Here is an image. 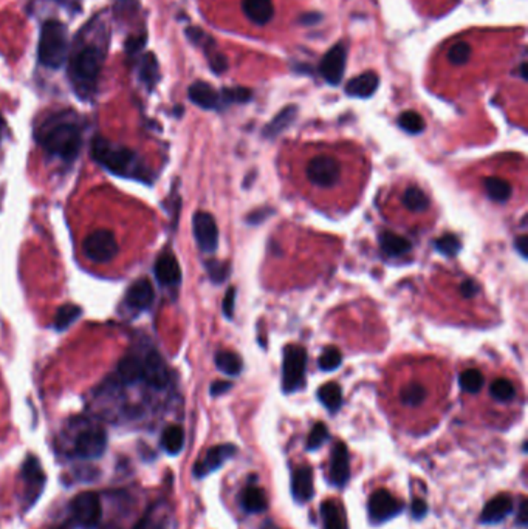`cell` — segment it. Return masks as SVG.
<instances>
[{"mask_svg":"<svg viewBox=\"0 0 528 529\" xmlns=\"http://www.w3.org/2000/svg\"><path fill=\"white\" fill-rule=\"evenodd\" d=\"M92 157L103 168L114 175L123 178H136L144 180L147 175L146 168L140 157L129 147L112 144L103 136H95L92 141Z\"/></svg>","mask_w":528,"mask_h":529,"instance_id":"obj_1","label":"cell"},{"mask_svg":"<svg viewBox=\"0 0 528 529\" xmlns=\"http://www.w3.org/2000/svg\"><path fill=\"white\" fill-rule=\"evenodd\" d=\"M38 142L50 155L64 162H73L79 155L82 146L81 129L73 121H49L39 129Z\"/></svg>","mask_w":528,"mask_h":529,"instance_id":"obj_2","label":"cell"},{"mask_svg":"<svg viewBox=\"0 0 528 529\" xmlns=\"http://www.w3.org/2000/svg\"><path fill=\"white\" fill-rule=\"evenodd\" d=\"M39 62L49 68H61L67 59V28L58 19L45 21L38 45Z\"/></svg>","mask_w":528,"mask_h":529,"instance_id":"obj_3","label":"cell"},{"mask_svg":"<svg viewBox=\"0 0 528 529\" xmlns=\"http://www.w3.org/2000/svg\"><path fill=\"white\" fill-rule=\"evenodd\" d=\"M101 67H103V53L95 45H87L79 50L70 64V76L73 86L82 96H88L97 86Z\"/></svg>","mask_w":528,"mask_h":529,"instance_id":"obj_4","label":"cell"},{"mask_svg":"<svg viewBox=\"0 0 528 529\" xmlns=\"http://www.w3.org/2000/svg\"><path fill=\"white\" fill-rule=\"evenodd\" d=\"M307 368V352L301 346H288L284 350L282 389L286 393H293L304 385Z\"/></svg>","mask_w":528,"mask_h":529,"instance_id":"obj_5","label":"cell"},{"mask_svg":"<svg viewBox=\"0 0 528 529\" xmlns=\"http://www.w3.org/2000/svg\"><path fill=\"white\" fill-rule=\"evenodd\" d=\"M70 514L76 526L82 529H95L99 526L103 508L98 494L95 492H81L70 503Z\"/></svg>","mask_w":528,"mask_h":529,"instance_id":"obj_6","label":"cell"},{"mask_svg":"<svg viewBox=\"0 0 528 529\" xmlns=\"http://www.w3.org/2000/svg\"><path fill=\"white\" fill-rule=\"evenodd\" d=\"M305 175L314 186L330 189L340 183L341 164L330 155H318L307 163Z\"/></svg>","mask_w":528,"mask_h":529,"instance_id":"obj_7","label":"cell"},{"mask_svg":"<svg viewBox=\"0 0 528 529\" xmlns=\"http://www.w3.org/2000/svg\"><path fill=\"white\" fill-rule=\"evenodd\" d=\"M84 254L95 263H108L118 254V242L109 229H98L88 234L84 240Z\"/></svg>","mask_w":528,"mask_h":529,"instance_id":"obj_8","label":"cell"},{"mask_svg":"<svg viewBox=\"0 0 528 529\" xmlns=\"http://www.w3.org/2000/svg\"><path fill=\"white\" fill-rule=\"evenodd\" d=\"M108 448V433L99 426L82 429L75 438L73 452L82 460H97L103 456Z\"/></svg>","mask_w":528,"mask_h":529,"instance_id":"obj_9","label":"cell"},{"mask_svg":"<svg viewBox=\"0 0 528 529\" xmlns=\"http://www.w3.org/2000/svg\"><path fill=\"white\" fill-rule=\"evenodd\" d=\"M192 231L199 248L206 254L214 253L218 245V229L210 212H197L192 218Z\"/></svg>","mask_w":528,"mask_h":529,"instance_id":"obj_10","label":"cell"},{"mask_svg":"<svg viewBox=\"0 0 528 529\" xmlns=\"http://www.w3.org/2000/svg\"><path fill=\"white\" fill-rule=\"evenodd\" d=\"M347 62V49L344 44H336L325 53L321 65H319V73H321L325 82L330 86H340L346 71Z\"/></svg>","mask_w":528,"mask_h":529,"instance_id":"obj_11","label":"cell"},{"mask_svg":"<svg viewBox=\"0 0 528 529\" xmlns=\"http://www.w3.org/2000/svg\"><path fill=\"white\" fill-rule=\"evenodd\" d=\"M403 503L386 489H378L369 498V517L373 523H384L399 515Z\"/></svg>","mask_w":528,"mask_h":529,"instance_id":"obj_12","label":"cell"},{"mask_svg":"<svg viewBox=\"0 0 528 529\" xmlns=\"http://www.w3.org/2000/svg\"><path fill=\"white\" fill-rule=\"evenodd\" d=\"M237 448L234 444H218L211 448L206 452V455L194 465V475L195 478H205L206 475L216 472L217 469H221L225 463L233 459L236 455Z\"/></svg>","mask_w":528,"mask_h":529,"instance_id":"obj_13","label":"cell"},{"mask_svg":"<svg viewBox=\"0 0 528 529\" xmlns=\"http://www.w3.org/2000/svg\"><path fill=\"white\" fill-rule=\"evenodd\" d=\"M22 480L25 485V494L27 506H33L36 503L38 498L40 497V492L44 489L45 485V475L42 467H40L39 461L34 456H28L22 466Z\"/></svg>","mask_w":528,"mask_h":529,"instance_id":"obj_14","label":"cell"},{"mask_svg":"<svg viewBox=\"0 0 528 529\" xmlns=\"http://www.w3.org/2000/svg\"><path fill=\"white\" fill-rule=\"evenodd\" d=\"M350 478V459L346 443L338 441L330 456V481L334 486L342 487Z\"/></svg>","mask_w":528,"mask_h":529,"instance_id":"obj_15","label":"cell"},{"mask_svg":"<svg viewBox=\"0 0 528 529\" xmlns=\"http://www.w3.org/2000/svg\"><path fill=\"white\" fill-rule=\"evenodd\" d=\"M143 381L157 390H162L169 384V370L157 352H151L143 361Z\"/></svg>","mask_w":528,"mask_h":529,"instance_id":"obj_16","label":"cell"},{"mask_svg":"<svg viewBox=\"0 0 528 529\" xmlns=\"http://www.w3.org/2000/svg\"><path fill=\"white\" fill-rule=\"evenodd\" d=\"M155 299V291L149 279H140L134 282L126 294V304L135 311L149 310Z\"/></svg>","mask_w":528,"mask_h":529,"instance_id":"obj_17","label":"cell"},{"mask_svg":"<svg viewBox=\"0 0 528 529\" xmlns=\"http://www.w3.org/2000/svg\"><path fill=\"white\" fill-rule=\"evenodd\" d=\"M153 272H155L158 283L164 285V287H175V285H179L181 281V270L179 260L171 253L160 254V257L155 261V266H153Z\"/></svg>","mask_w":528,"mask_h":529,"instance_id":"obj_18","label":"cell"},{"mask_svg":"<svg viewBox=\"0 0 528 529\" xmlns=\"http://www.w3.org/2000/svg\"><path fill=\"white\" fill-rule=\"evenodd\" d=\"M188 96L195 105L205 110H217L222 105V98L214 87L203 81H197L189 87Z\"/></svg>","mask_w":528,"mask_h":529,"instance_id":"obj_19","label":"cell"},{"mask_svg":"<svg viewBox=\"0 0 528 529\" xmlns=\"http://www.w3.org/2000/svg\"><path fill=\"white\" fill-rule=\"evenodd\" d=\"M513 506L514 503L512 497L507 494H499L486 503V506L482 511V515H480V521L485 523V525L501 523L513 513Z\"/></svg>","mask_w":528,"mask_h":529,"instance_id":"obj_20","label":"cell"},{"mask_svg":"<svg viewBox=\"0 0 528 529\" xmlns=\"http://www.w3.org/2000/svg\"><path fill=\"white\" fill-rule=\"evenodd\" d=\"M314 494L313 472L308 466L296 467L292 474V495L298 503H307Z\"/></svg>","mask_w":528,"mask_h":529,"instance_id":"obj_21","label":"cell"},{"mask_svg":"<svg viewBox=\"0 0 528 529\" xmlns=\"http://www.w3.org/2000/svg\"><path fill=\"white\" fill-rule=\"evenodd\" d=\"M379 84L378 76L373 71H366V73L357 76V78L350 79L346 86V93L352 98H370L377 92Z\"/></svg>","mask_w":528,"mask_h":529,"instance_id":"obj_22","label":"cell"},{"mask_svg":"<svg viewBox=\"0 0 528 529\" xmlns=\"http://www.w3.org/2000/svg\"><path fill=\"white\" fill-rule=\"evenodd\" d=\"M242 10L245 16L256 25H265L275 16L271 0H243Z\"/></svg>","mask_w":528,"mask_h":529,"instance_id":"obj_23","label":"cell"},{"mask_svg":"<svg viewBox=\"0 0 528 529\" xmlns=\"http://www.w3.org/2000/svg\"><path fill=\"white\" fill-rule=\"evenodd\" d=\"M240 506L248 514H262L268 508L264 489L256 485L247 486L240 494Z\"/></svg>","mask_w":528,"mask_h":529,"instance_id":"obj_24","label":"cell"},{"mask_svg":"<svg viewBox=\"0 0 528 529\" xmlns=\"http://www.w3.org/2000/svg\"><path fill=\"white\" fill-rule=\"evenodd\" d=\"M298 116V107L296 105H287L286 109H282L277 115L273 118L270 124H266L264 127V138L273 140L276 136L281 135L284 130H287L290 126H292L293 121Z\"/></svg>","mask_w":528,"mask_h":529,"instance_id":"obj_25","label":"cell"},{"mask_svg":"<svg viewBox=\"0 0 528 529\" xmlns=\"http://www.w3.org/2000/svg\"><path fill=\"white\" fill-rule=\"evenodd\" d=\"M169 513L166 504L155 503L146 511L134 529H168Z\"/></svg>","mask_w":528,"mask_h":529,"instance_id":"obj_26","label":"cell"},{"mask_svg":"<svg viewBox=\"0 0 528 529\" xmlns=\"http://www.w3.org/2000/svg\"><path fill=\"white\" fill-rule=\"evenodd\" d=\"M379 246L389 257H401V255L411 253L412 243L392 231H383L379 234Z\"/></svg>","mask_w":528,"mask_h":529,"instance_id":"obj_27","label":"cell"},{"mask_svg":"<svg viewBox=\"0 0 528 529\" xmlns=\"http://www.w3.org/2000/svg\"><path fill=\"white\" fill-rule=\"evenodd\" d=\"M118 378L124 384H136L143 381V362L136 356H126L120 361L116 368Z\"/></svg>","mask_w":528,"mask_h":529,"instance_id":"obj_28","label":"cell"},{"mask_svg":"<svg viewBox=\"0 0 528 529\" xmlns=\"http://www.w3.org/2000/svg\"><path fill=\"white\" fill-rule=\"evenodd\" d=\"M321 517L324 529H347L346 517L335 500H327L321 504Z\"/></svg>","mask_w":528,"mask_h":529,"instance_id":"obj_29","label":"cell"},{"mask_svg":"<svg viewBox=\"0 0 528 529\" xmlns=\"http://www.w3.org/2000/svg\"><path fill=\"white\" fill-rule=\"evenodd\" d=\"M485 191L486 195H488L492 201H497V203H505L513 194L512 184L499 177L485 178Z\"/></svg>","mask_w":528,"mask_h":529,"instance_id":"obj_30","label":"cell"},{"mask_svg":"<svg viewBox=\"0 0 528 529\" xmlns=\"http://www.w3.org/2000/svg\"><path fill=\"white\" fill-rule=\"evenodd\" d=\"M162 446L169 455H179L185 446V430L180 426L166 427L162 435Z\"/></svg>","mask_w":528,"mask_h":529,"instance_id":"obj_31","label":"cell"},{"mask_svg":"<svg viewBox=\"0 0 528 529\" xmlns=\"http://www.w3.org/2000/svg\"><path fill=\"white\" fill-rule=\"evenodd\" d=\"M318 398L323 402V406L329 410V412L335 413L340 410L342 404V391L341 387L336 383H327L324 384L321 389L318 390Z\"/></svg>","mask_w":528,"mask_h":529,"instance_id":"obj_32","label":"cell"},{"mask_svg":"<svg viewBox=\"0 0 528 529\" xmlns=\"http://www.w3.org/2000/svg\"><path fill=\"white\" fill-rule=\"evenodd\" d=\"M138 73H140V79L143 81L149 88H152L157 84L160 79V68H158L157 57L153 53H146L143 59H141Z\"/></svg>","mask_w":528,"mask_h":529,"instance_id":"obj_33","label":"cell"},{"mask_svg":"<svg viewBox=\"0 0 528 529\" xmlns=\"http://www.w3.org/2000/svg\"><path fill=\"white\" fill-rule=\"evenodd\" d=\"M403 205L411 212H425L429 207V198L420 188L409 186L403 195Z\"/></svg>","mask_w":528,"mask_h":529,"instance_id":"obj_34","label":"cell"},{"mask_svg":"<svg viewBox=\"0 0 528 529\" xmlns=\"http://www.w3.org/2000/svg\"><path fill=\"white\" fill-rule=\"evenodd\" d=\"M214 361L216 367L227 376H237L242 372V359L234 352H218Z\"/></svg>","mask_w":528,"mask_h":529,"instance_id":"obj_35","label":"cell"},{"mask_svg":"<svg viewBox=\"0 0 528 529\" xmlns=\"http://www.w3.org/2000/svg\"><path fill=\"white\" fill-rule=\"evenodd\" d=\"M81 314H82L81 307L75 304H65L56 311L55 320H53V326H55V330L58 331L67 330L75 320H78L81 318Z\"/></svg>","mask_w":528,"mask_h":529,"instance_id":"obj_36","label":"cell"},{"mask_svg":"<svg viewBox=\"0 0 528 529\" xmlns=\"http://www.w3.org/2000/svg\"><path fill=\"white\" fill-rule=\"evenodd\" d=\"M483 374L477 368H468V370L462 372L459 376L460 389L466 391V393H479L483 387Z\"/></svg>","mask_w":528,"mask_h":529,"instance_id":"obj_37","label":"cell"},{"mask_svg":"<svg viewBox=\"0 0 528 529\" xmlns=\"http://www.w3.org/2000/svg\"><path fill=\"white\" fill-rule=\"evenodd\" d=\"M426 396H428V391H426L423 385L417 383H411L407 384L406 387H403L400 393V400L407 407H417L426 400Z\"/></svg>","mask_w":528,"mask_h":529,"instance_id":"obj_38","label":"cell"},{"mask_svg":"<svg viewBox=\"0 0 528 529\" xmlns=\"http://www.w3.org/2000/svg\"><path fill=\"white\" fill-rule=\"evenodd\" d=\"M399 126L407 133L418 135L425 130L426 122L417 112L407 110V112H403L399 116Z\"/></svg>","mask_w":528,"mask_h":529,"instance_id":"obj_39","label":"cell"},{"mask_svg":"<svg viewBox=\"0 0 528 529\" xmlns=\"http://www.w3.org/2000/svg\"><path fill=\"white\" fill-rule=\"evenodd\" d=\"M222 104H245L251 101L253 92L245 87H225L221 92Z\"/></svg>","mask_w":528,"mask_h":529,"instance_id":"obj_40","label":"cell"},{"mask_svg":"<svg viewBox=\"0 0 528 529\" xmlns=\"http://www.w3.org/2000/svg\"><path fill=\"white\" fill-rule=\"evenodd\" d=\"M514 393H516V390H514L513 383L505 378L496 379V381L492 383L491 387H490V395L494 398L496 401H501V402L512 401L514 398Z\"/></svg>","mask_w":528,"mask_h":529,"instance_id":"obj_41","label":"cell"},{"mask_svg":"<svg viewBox=\"0 0 528 529\" xmlns=\"http://www.w3.org/2000/svg\"><path fill=\"white\" fill-rule=\"evenodd\" d=\"M436 249L447 257H454L460 253L462 242L454 234H443L436 240Z\"/></svg>","mask_w":528,"mask_h":529,"instance_id":"obj_42","label":"cell"},{"mask_svg":"<svg viewBox=\"0 0 528 529\" xmlns=\"http://www.w3.org/2000/svg\"><path fill=\"white\" fill-rule=\"evenodd\" d=\"M342 354L336 347H325L318 359V365L323 372H334L341 365Z\"/></svg>","mask_w":528,"mask_h":529,"instance_id":"obj_43","label":"cell"},{"mask_svg":"<svg viewBox=\"0 0 528 529\" xmlns=\"http://www.w3.org/2000/svg\"><path fill=\"white\" fill-rule=\"evenodd\" d=\"M186 36H188V39L191 40L194 45L201 47L205 53H208V51L212 50V49H216V40L212 39L210 34H206L203 29H200L197 27L186 28Z\"/></svg>","mask_w":528,"mask_h":529,"instance_id":"obj_44","label":"cell"},{"mask_svg":"<svg viewBox=\"0 0 528 529\" xmlns=\"http://www.w3.org/2000/svg\"><path fill=\"white\" fill-rule=\"evenodd\" d=\"M205 268L208 271V276H210V279L214 283H222L227 281L231 271L228 263L218 260H208L205 263Z\"/></svg>","mask_w":528,"mask_h":529,"instance_id":"obj_45","label":"cell"},{"mask_svg":"<svg viewBox=\"0 0 528 529\" xmlns=\"http://www.w3.org/2000/svg\"><path fill=\"white\" fill-rule=\"evenodd\" d=\"M327 439H329L327 426H325L324 423H318V424L313 426L310 435H308V438H307L305 448H307V450H310V452L318 450L325 441H327Z\"/></svg>","mask_w":528,"mask_h":529,"instance_id":"obj_46","label":"cell"},{"mask_svg":"<svg viewBox=\"0 0 528 529\" xmlns=\"http://www.w3.org/2000/svg\"><path fill=\"white\" fill-rule=\"evenodd\" d=\"M471 56V47L466 42H457L448 51V59L454 65H464Z\"/></svg>","mask_w":528,"mask_h":529,"instance_id":"obj_47","label":"cell"},{"mask_svg":"<svg viewBox=\"0 0 528 529\" xmlns=\"http://www.w3.org/2000/svg\"><path fill=\"white\" fill-rule=\"evenodd\" d=\"M206 56H208V62H210L211 70L214 71L216 75H222L223 71L228 70V59L223 53L212 49L211 51L206 53Z\"/></svg>","mask_w":528,"mask_h":529,"instance_id":"obj_48","label":"cell"},{"mask_svg":"<svg viewBox=\"0 0 528 529\" xmlns=\"http://www.w3.org/2000/svg\"><path fill=\"white\" fill-rule=\"evenodd\" d=\"M146 42H147V38L144 34L130 36V38L126 40V44H124V49H126V53L129 56H135L144 49Z\"/></svg>","mask_w":528,"mask_h":529,"instance_id":"obj_49","label":"cell"},{"mask_svg":"<svg viewBox=\"0 0 528 529\" xmlns=\"http://www.w3.org/2000/svg\"><path fill=\"white\" fill-rule=\"evenodd\" d=\"M234 307H236V288L231 287V288H228L227 294H225V297H223L222 310H223L225 318L233 319V316H234Z\"/></svg>","mask_w":528,"mask_h":529,"instance_id":"obj_50","label":"cell"},{"mask_svg":"<svg viewBox=\"0 0 528 529\" xmlns=\"http://www.w3.org/2000/svg\"><path fill=\"white\" fill-rule=\"evenodd\" d=\"M411 511L415 520H421L426 514H428V504H426L425 500H421V498H414Z\"/></svg>","mask_w":528,"mask_h":529,"instance_id":"obj_51","label":"cell"},{"mask_svg":"<svg viewBox=\"0 0 528 529\" xmlns=\"http://www.w3.org/2000/svg\"><path fill=\"white\" fill-rule=\"evenodd\" d=\"M460 293L462 296L466 297V299H473V297L479 293L477 283L474 282L473 279H466V281L462 282L460 285Z\"/></svg>","mask_w":528,"mask_h":529,"instance_id":"obj_52","label":"cell"},{"mask_svg":"<svg viewBox=\"0 0 528 529\" xmlns=\"http://www.w3.org/2000/svg\"><path fill=\"white\" fill-rule=\"evenodd\" d=\"M231 389H233V383L229 381H222V379H218V381H214L211 384V395L212 396H221L223 393H227V391H229Z\"/></svg>","mask_w":528,"mask_h":529,"instance_id":"obj_53","label":"cell"},{"mask_svg":"<svg viewBox=\"0 0 528 529\" xmlns=\"http://www.w3.org/2000/svg\"><path fill=\"white\" fill-rule=\"evenodd\" d=\"M270 212H271V209H268V207H262V209L254 211V212L250 214V216H248L247 223H250V224H259V223H262L266 217H270V216H268Z\"/></svg>","mask_w":528,"mask_h":529,"instance_id":"obj_54","label":"cell"},{"mask_svg":"<svg viewBox=\"0 0 528 529\" xmlns=\"http://www.w3.org/2000/svg\"><path fill=\"white\" fill-rule=\"evenodd\" d=\"M514 248L518 249V253L522 255V257L527 259L528 254V237L527 235H520L516 239L514 242Z\"/></svg>","mask_w":528,"mask_h":529,"instance_id":"obj_55","label":"cell"},{"mask_svg":"<svg viewBox=\"0 0 528 529\" xmlns=\"http://www.w3.org/2000/svg\"><path fill=\"white\" fill-rule=\"evenodd\" d=\"M301 23H304V25H313V23H318L319 21H321V14L318 13H307L301 17Z\"/></svg>","mask_w":528,"mask_h":529,"instance_id":"obj_56","label":"cell"},{"mask_svg":"<svg viewBox=\"0 0 528 529\" xmlns=\"http://www.w3.org/2000/svg\"><path fill=\"white\" fill-rule=\"evenodd\" d=\"M527 519H528V517H527V502L525 500H522V503H520V506H519V523H520V525L522 526H525L527 525Z\"/></svg>","mask_w":528,"mask_h":529,"instance_id":"obj_57","label":"cell"},{"mask_svg":"<svg viewBox=\"0 0 528 529\" xmlns=\"http://www.w3.org/2000/svg\"><path fill=\"white\" fill-rule=\"evenodd\" d=\"M520 76L524 79H527V62H522L520 64Z\"/></svg>","mask_w":528,"mask_h":529,"instance_id":"obj_58","label":"cell"},{"mask_svg":"<svg viewBox=\"0 0 528 529\" xmlns=\"http://www.w3.org/2000/svg\"><path fill=\"white\" fill-rule=\"evenodd\" d=\"M3 129H5V120H3V116L0 115V138H2V132H3Z\"/></svg>","mask_w":528,"mask_h":529,"instance_id":"obj_59","label":"cell"},{"mask_svg":"<svg viewBox=\"0 0 528 529\" xmlns=\"http://www.w3.org/2000/svg\"><path fill=\"white\" fill-rule=\"evenodd\" d=\"M103 529H120V528H116V526H112V525H109V526H105V528H103Z\"/></svg>","mask_w":528,"mask_h":529,"instance_id":"obj_60","label":"cell"},{"mask_svg":"<svg viewBox=\"0 0 528 529\" xmlns=\"http://www.w3.org/2000/svg\"><path fill=\"white\" fill-rule=\"evenodd\" d=\"M56 529H67V528H56Z\"/></svg>","mask_w":528,"mask_h":529,"instance_id":"obj_61","label":"cell"}]
</instances>
